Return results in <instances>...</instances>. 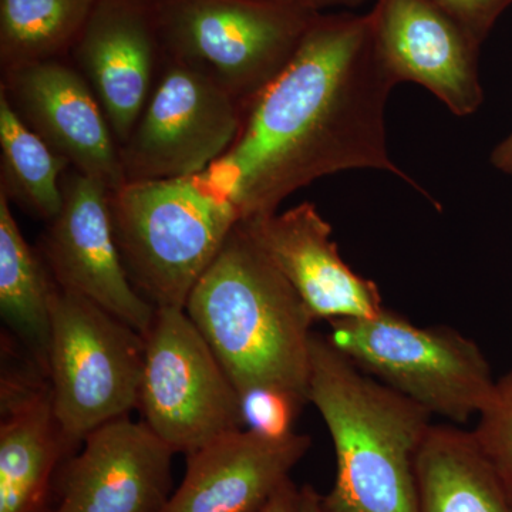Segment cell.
<instances>
[{"instance_id": "9", "label": "cell", "mask_w": 512, "mask_h": 512, "mask_svg": "<svg viewBox=\"0 0 512 512\" xmlns=\"http://www.w3.org/2000/svg\"><path fill=\"white\" fill-rule=\"evenodd\" d=\"M244 114L207 76L164 57L153 93L120 147L126 183L205 173L234 143Z\"/></svg>"}, {"instance_id": "2", "label": "cell", "mask_w": 512, "mask_h": 512, "mask_svg": "<svg viewBox=\"0 0 512 512\" xmlns=\"http://www.w3.org/2000/svg\"><path fill=\"white\" fill-rule=\"evenodd\" d=\"M184 311L239 396L264 390L309 403L315 319L244 222L229 232Z\"/></svg>"}, {"instance_id": "18", "label": "cell", "mask_w": 512, "mask_h": 512, "mask_svg": "<svg viewBox=\"0 0 512 512\" xmlns=\"http://www.w3.org/2000/svg\"><path fill=\"white\" fill-rule=\"evenodd\" d=\"M419 512H512L471 431L433 424L416 460Z\"/></svg>"}, {"instance_id": "20", "label": "cell", "mask_w": 512, "mask_h": 512, "mask_svg": "<svg viewBox=\"0 0 512 512\" xmlns=\"http://www.w3.org/2000/svg\"><path fill=\"white\" fill-rule=\"evenodd\" d=\"M70 168L0 92V192L32 217L52 221L62 208L63 177Z\"/></svg>"}, {"instance_id": "13", "label": "cell", "mask_w": 512, "mask_h": 512, "mask_svg": "<svg viewBox=\"0 0 512 512\" xmlns=\"http://www.w3.org/2000/svg\"><path fill=\"white\" fill-rule=\"evenodd\" d=\"M69 59L92 87L123 146L163 66L157 0H97Z\"/></svg>"}, {"instance_id": "6", "label": "cell", "mask_w": 512, "mask_h": 512, "mask_svg": "<svg viewBox=\"0 0 512 512\" xmlns=\"http://www.w3.org/2000/svg\"><path fill=\"white\" fill-rule=\"evenodd\" d=\"M329 338L357 367L431 416L467 423L495 386L483 350L448 326H416L384 308L373 318L330 320Z\"/></svg>"}, {"instance_id": "17", "label": "cell", "mask_w": 512, "mask_h": 512, "mask_svg": "<svg viewBox=\"0 0 512 512\" xmlns=\"http://www.w3.org/2000/svg\"><path fill=\"white\" fill-rule=\"evenodd\" d=\"M0 399V512H47L53 478L72 454L45 373H3Z\"/></svg>"}, {"instance_id": "23", "label": "cell", "mask_w": 512, "mask_h": 512, "mask_svg": "<svg viewBox=\"0 0 512 512\" xmlns=\"http://www.w3.org/2000/svg\"><path fill=\"white\" fill-rule=\"evenodd\" d=\"M245 426L271 437L292 433L293 420L302 406L291 397L275 392H252L241 397Z\"/></svg>"}, {"instance_id": "16", "label": "cell", "mask_w": 512, "mask_h": 512, "mask_svg": "<svg viewBox=\"0 0 512 512\" xmlns=\"http://www.w3.org/2000/svg\"><path fill=\"white\" fill-rule=\"evenodd\" d=\"M295 431L271 437L242 429L187 454L180 487L160 512H258L311 448Z\"/></svg>"}, {"instance_id": "21", "label": "cell", "mask_w": 512, "mask_h": 512, "mask_svg": "<svg viewBox=\"0 0 512 512\" xmlns=\"http://www.w3.org/2000/svg\"><path fill=\"white\" fill-rule=\"evenodd\" d=\"M97 0H0L2 72L66 59Z\"/></svg>"}, {"instance_id": "10", "label": "cell", "mask_w": 512, "mask_h": 512, "mask_svg": "<svg viewBox=\"0 0 512 512\" xmlns=\"http://www.w3.org/2000/svg\"><path fill=\"white\" fill-rule=\"evenodd\" d=\"M62 191V208L47 222L37 249L53 281L144 335L157 309L128 279L114 237L109 188L70 168Z\"/></svg>"}, {"instance_id": "1", "label": "cell", "mask_w": 512, "mask_h": 512, "mask_svg": "<svg viewBox=\"0 0 512 512\" xmlns=\"http://www.w3.org/2000/svg\"><path fill=\"white\" fill-rule=\"evenodd\" d=\"M394 86L372 16L318 13L291 62L248 104L232 146L202 177L239 221L274 214L293 192L342 171H386L430 197L387 148Z\"/></svg>"}, {"instance_id": "5", "label": "cell", "mask_w": 512, "mask_h": 512, "mask_svg": "<svg viewBox=\"0 0 512 512\" xmlns=\"http://www.w3.org/2000/svg\"><path fill=\"white\" fill-rule=\"evenodd\" d=\"M164 57L247 109L291 62L318 13L299 0H157Z\"/></svg>"}, {"instance_id": "28", "label": "cell", "mask_w": 512, "mask_h": 512, "mask_svg": "<svg viewBox=\"0 0 512 512\" xmlns=\"http://www.w3.org/2000/svg\"><path fill=\"white\" fill-rule=\"evenodd\" d=\"M306 9L313 13H319L320 10L333 8V6H355L366 0H299Z\"/></svg>"}, {"instance_id": "12", "label": "cell", "mask_w": 512, "mask_h": 512, "mask_svg": "<svg viewBox=\"0 0 512 512\" xmlns=\"http://www.w3.org/2000/svg\"><path fill=\"white\" fill-rule=\"evenodd\" d=\"M0 92L20 120L74 170L110 191L126 184L120 144L92 87L69 57L2 72Z\"/></svg>"}, {"instance_id": "25", "label": "cell", "mask_w": 512, "mask_h": 512, "mask_svg": "<svg viewBox=\"0 0 512 512\" xmlns=\"http://www.w3.org/2000/svg\"><path fill=\"white\" fill-rule=\"evenodd\" d=\"M258 512H302L301 488L288 478Z\"/></svg>"}, {"instance_id": "14", "label": "cell", "mask_w": 512, "mask_h": 512, "mask_svg": "<svg viewBox=\"0 0 512 512\" xmlns=\"http://www.w3.org/2000/svg\"><path fill=\"white\" fill-rule=\"evenodd\" d=\"M379 55L397 84H420L454 116L484 101L478 46L434 0H379L370 13Z\"/></svg>"}, {"instance_id": "24", "label": "cell", "mask_w": 512, "mask_h": 512, "mask_svg": "<svg viewBox=\"0 0 512 512\" xmlns=\"http://www.w3.org/2000/svg\"><path fill=\"white\" fill-rule=\"evenodd\" d=\"M446 10L478 47L498 18L510 8L512 0H434Z\"/></svg>"}, {"instance_id": "3", "label": "cell", "mask_w": 512, "mask_h": 512, "mask_svg": "<svg viewBox=\"0 0 512 512\" xmlns=\"http://www.w3.org/2000/svg\"><path fill=\"white\" fill-rule=\"evenodd\" d=\"M308 400L335 448V483L322 495L323 510L419 512L416 460L433 416L315 332Z\"/></svg>"}, {"instance_id": "8", "label": "cell", "mask_w": 512, "mask_h": 512, "mask_svg": "<svg viewBox=\"0 0 512 512\" xmlns=\"http://www.w3.org/2000/svg\"><path fill=\"white\" fill-rule=\"evenodd\" d=\"M143 336L138 410L167 446L187 456L247 429L238 390L184 309H157Z\"/></svg>"}, {"instance_id": "26", "label": "cell", "mask_w": 512, "mask_h": 512, "mask_svg": "<svg viewBox=\"0 0 512 512\" xmlns=\"http://www.w3.org/2000/svg\"><path fill=\"white\" fill-rule=\"evenodd\" d=\"M490 161L495 170L512 177V131L495 146Z\"/></svg>"}, {"instance_id": "11", "label": "cell", "mask_w": 512, "mask_h": 512, "mask_svg": "<svg viewBox=\"0 0 512 512\" xmlns=\"http://www.w3.org/2000/svg\"><path fill=\"white\" fill-rule=\"evenodd\" d=\"M174 454L143 420L104 423L63 461L49 512H160L173 494Z\"/></svg>"}, {"instance_id": "19", "label": "cell", "mask_w": 512, "mask_h": 512, "mask_svg": "<svg viewBox=\"0 0 512 512\" xmlns=\"http://www.w3.org/2000/svg\"><path fill=\"white\" fill-rule=\"evenodd\" d=\"M55 281L0 192V315L46 375Z\"/></svg>"}, {"instance_id": "27", "label": "cell", "mask_w": 512, "mask_h": 512, "mask_svg": "<svg viewBox=\"0 0 512 512\" xmlns=\"http://www.w3.org/2000/svg\"><path fill=\"white\" fill-rule=\"evenodd\" d=\"M302 512H325L322 505V494L311 485L301 488Z\"/></svg>"}, {"instance_id": "4", "label": "cell", "mask_w": 512, "mask_h": 512, "mask_svg": "<svg viewBox=\"0 0 512 512\" xmlns=\"http://www.w3.org/2000/svg\"><path fill=\"white\" fill-rule=\"evenodd\" d=\"M109 205L128 279L156 309L185 308L239 222L202 174L126 183Z\"/></svg>"}, {"instance_id": "15", "label": "cell", "mask_w": 512, "mask_h": 512, "mask_svg": "<svg viewBox=\"0 0 512 512\" xmlns=\"http://www.w3.org/2000/svg\"><path fill=\"white\" fill-rule=\"evenodd\" d=\"M241 222L315 322L373 318L383 311L379 288L346 264L332 239V227L316 205L302 202L284 212Z\"/></svg>"}, {"instance_id": "22", "label": "cell", "mask_w": 512, "mask_h": 512, "mask_svg": "<svg viewBox=\"0 0 512 512\" xmlns=\"http://www.w3.org/2000/svg\"><path fill=\"white\" fill-rule=\"evenodd\" d=\"M477 419L473 439L512 500V369L495 380Z\"/></svg>"}, {"instance_id": "7", "label": "cell", "mask_w": 512, "mask_h": 512, "mask_svg": "<svg viewBox=\"0 0 512 512\" xmlns=\"http://www.w3.org/2000/svg\"><path fill=\"white\" fill-rule=\"evenodd\" d=\"M144 336L55 284L46 377L70 454L97 427L138 409Z\"/></svg>"}]
</instances>
